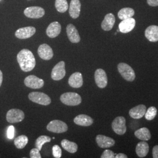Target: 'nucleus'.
Masks as SVG:
<instances>
[{
    "label": "nucleus",
    "instance_id": "1",
    "mask_svg": "<svg viewBox=\"0 0 158 158\" xmlns=\"http://www.w3.org/2000/svg\"><path fill=\"white\" fill-rule=\"evenodd\" d=\"M17 58L20 68L23 72H31L35 67L36 60L34 54L28 49L21 50L18 53Z\"/></svg>",
    "mask_w": 158,
    "mask_h": 158
},
{
    "label": "nucleus",
    "instance_id": "2",
    "mask_svg": "<svg viewBox=\"0 0 158 158\" xmlns=\"http://www.w3.org/2000/svg\"><path fill=\"white\" fill-rule=\"evenodd\" d=\"M60 100L63 104L69 106H78L81 102V97L77 93L68 92L62 94Z\"/></svg>",
    "mask_w": 158,
    "mask_h": 158
},
{
    "label": "nucleus",
    "instance_id": "3",
    "mask_svg": "<svg viewBox=\"0 0 158 158\" xmlns=\"http://www.w3.org/2000/svg\"><path fill=\"white\" fill-rule=\"evenodd\" d=\"M119 73L124 79L128 81H133L135 79V73L134 69L125 63H119L118 64Z\"/></svg>",
    "mask_w": 158,
    "mask_h": 158
},
{
    "label": "nucleus",
    "instance_id": "4",
    "mask_svg": "<svg viewBox=\"0 0 158 158\" xmlns=\"http://www.w3.org/2000/svg\"><path fill=\"white\" fill-rule=\"evenodd\" d=\"M28 98L31 101L42 106H48L51 103V98L42 92H31L29 94Z\"/></svg>",
    "mask_w": 158,
    "mask_h": 158
},
{
    "label": "nucleus",
    "instance_id": "5",
    "mask_svg": "<svg viewBox=\"0 0 158 158\" xmlns=\"http://www.w3.org/2000/svg\"><path fill=\"white\" fill-rule=\"evenodd\" d=\"M25 118V114L19 109L10 110L6 114V119L9 123H18Z\"/></svg>",
    "mask_w": 158,
    "mask_h": 158
},
{
    "label": "nucleus",
    "instance_id": "6",
    "mask_svg": "<svg viewBox=\"0 0 158 158\" xmlns=\"http://www.w3.org/2000/svg\"><path fill=\"white\" fill-rule=\"evenodd\" d=\"M49 131L54 133H63L66 132L68 130L67 124L60 120H53L51 121L46 127Z\"/></svg>",
    "mask_w": 158,
    "mask_h": 158
},
{
    "label": "nucleus",
    "instance_id": "7",
    "mask_svg": "<svg viewBox=\"0 0 158 158\" xmlns=\"http://www.w3.org/2000/svg\"><path fill=\"white\" fill-rule=\"evenodd\" d=\"M112 128L114 132L119 135H123L127 131L126 120L124 117H117L113 120Z\"/></svg>",
    "mask_w": 158,
    "mask_h": 158
},
{
    "label": "nucleus",
    "instance_id": "8",
    "mask_svg": "<svg viewBox=\"0 0 158 158\" xmlns=\"http://www.w3.org/2000/svg\"><path fill=\"white\" fill-rule=\"evenodd\" d=\"M66 75V70H65V63L63 61L57 63L53 68L51 77L53 80L59 81L64 78Z\"/></svg>",
    "mask_w": 158,
    "mask_h": 158
},
{
    "label": "nucleus",
    "instance_id": "9",
    "mask_svg": "<svg viewBox=\"0 0 158 158\" xmlns=\"http://www.w3.org/2000/svg\"><path fill=\"white\" fill-rule=\"evenodd\" d=\"M24 84L29 88L33 89H39L44 85V81L34 75L27 76L24 80Z\"/></svg>",
    "mask_w": 158,
    "mask_h": 158
},
{
    "label": "nucleus",
    "instance_id": "10",
    "mask_svg": "<svg viewBox=\"0 0 158 158\" xmlns=\"http://www.w3.org/2000/svg\"><path fill=\"white\" fill-rule=\"evenodd\" d=\"M45 13V10L40 6H30L24 10L25 15L32 19L42 18L44 16Z\"/></svg>",
    "mask_w": 158,
    "mask_h": 158
},
{
    "label": "nucleus",
    "instance_id": "11",
    "mask_svg": "<svg viewBox=\"0 0 158 158\" xmlns=\"http://www.w3.org/2000/svg\"><path fill=\"white\" fill-rule=\"evenodd\" d=\"M94 79L96 85L101 89L105 88L108 83L107 76L106 72L102 69L96 70L94 73Z\"/></svg>",
    "mask_w": 158,
    "mask_h": 158
},
{
    "label": "nucleus",
    "instance_id": "12",
    "mask_svg": "<svg viewBox=\"0 0 158 158\" xmlns=\"http://www.w3.org/2000/svg\"><path fill=\"white\" fill-rule=\"evenodd\" d=\"M136 21L134 18H130L123 20L119 24V30L121 33L127 34L132 31L135 27Z\"/></svg>",
    "mask_w": 158,
    "mask_h": 158
},
{
    "label": "nucleus",
    "instance_id": "13",
    "mask_svg": "<svg viewBox=\"0 0 158 158\" xmlns=\"http://www.w3.org/2000/svg\"><path fill=\"white\" fill-rule=\"evenodd\" d=\"M36 32V29L33 27H27L18 29L15 32V36L18 39L25 40L32 37Z\"/></svg>",
    "mask_w": 158,
    "mask_h": 158
},
{
    "label": "nucleus",
    "instance_id": "14",
    "mask_svg": "<svg viewBox=\"0 0 158 158\" xmlns=\"http://www.w3.org/2000/svg\"><path fill=\"white\" fill-rule=\"evenodd\" d=\"M38 53L40 57L45 60H49L53 56V52L51 46L44 44L40 46L38 49Z\"/></svg>",
    "mask_w": 158,
    "mask_h": 158
},
{
    "label": "nucleus",
    "instance_id": "15",
    "mask_svg": "<svg viewBox=\"0 0 158 158\" xmlns=\"http://www.w3.org/2000/svg\"><path fill=\"white\" fill-rule=\"evenodd\" d=\"M96 141L98 146L101 148H108L113 147L115 143L113 138L102 135L97 136Z\"/></svg>",
    "mask_w": 158,
    "mask_h": 158
},
{
    "label": "nucleus",
    "instance_id": "16",
    "mask_svg": "<svg viewBox=\"0 0 158 158\" xmlns=\"http://www.w3.org/2000/svg\"><path fill=\"white\" fill-rule=\"evenodd\" d=\"M66 32L69 40L73 44L79 43L80 41V36L79 32L73 24H69L66 27Z\"/></svg>",
    "mask_w": 158,
    "mask_h": 158
},
{
    "label": "nucleus",
    "instance_id": "17",
    "mask_svg": "<svg viewBox=\"0 0 158 158\" xmlns=\"http://www.w3.org/2000/svg\"><path fill=\"white\" fill-rule=\"evenodd\" d=\"M69 85L73 88H80L83 85L82 74L80 72H75L72 74L68 80Z\"/></svg>",
    "mask_w": 158,
    "mask_h": 158
},
{
    "label": "nucleus",
    "instance_id": "18",
    "mask_svg": "<svg viewBox=\"0 0 158 158\" xmlns=\"http://www.w3.org/2000/svg\"><path fill=\"white\" fill-rule=\"evenodd\" d=\"M146 111V106L143 104H139L135 107L131 108L129 111V114L130 117L132 118L140 119L145 115Z\"/></svg>",
    "mask_w": 158,
    "mask_h": 158
},
{
    "label": "nucleus",
    "instance_id": "19",
    "mask_svg": "<svg viewBox=\"0 0 158 158\" xmlns=\"http://www.w3.org/2000/svg\"><path fill=\"white\" fill-rule=\"evenodd\" d=\"M145 35L147 40L151 42L158 41V26L151 25L148 27L145 32Z\"/></svg>",
    "mask_w": 158,
    "mask_h": 158
},
{
    "label": "nucleus",
    "instance_id": "20",
    "mask_svg": "<svg viewBox=\"0 0 158 158\" xmlns=\"http://www.w3.org/2000/svg\"><path fill=\"white\" fill-rule=\"evenodd\" d=\"M61 32V25L58 22L51 23L46 29V34L51 38H54L57 37Z\"/></svg>",
    "mask_w": 158,
    "mask_h": 158
},
{
    "label": "nucleus",
    "instance_id": "21",
    "mask_svg": "<svg viewBox=\"0 0 158 158\" xmlns=\"http://www.w3.org/2000/svg\"><path fill=\"white\" fill-rule=\"evenodd\" d=\"M81 10V3L79 0H72L69 6L70 16L73 19L79 17Z\"/></svg>",
    "mask_w": 158,
    "mask_h": 158
},
{
    "label": "nucleus",
    "instance_id": "22",
    "mask_svg": "<svg viewBox=\"0 0 158 158\" xmlns=\"http://www.w3.org/2000/svg\"><path fill=\"white\" fill-rule=\"evenodd\" d=\"M74 123L80 126L89 127L93 124V119L87 115L80 114L74 118Z\"/></svg>",
    "mask_w": 158,
    "mask_h": 158
},
{
    "label": "nucleus",
    "instance_id": "23",
    "mask_svg": "<svg viewBox=\"0 0 158 158\" xmlns=\"http://www.w3.org/2000/svg\"><path fill=\"white\" fill-rule=\"evenodd\" d=\"M115 23V18L113 14H108L102 23V28L105 31H109L113 29Z\"/></svg>",
    "mask_w": 158,
    "mask_h": 158
},
{
    "label": "nucleus",
    "instance_id": "24",
    "mask_svg": "<svg viewBox=\"0 0 158 158\" xmlns=\"http://www.w3.org/2000/svg\"><path fill=\"white\" fill-rule=\"evenodd\" d=\"M136 153L139 158H144L149 152V148L148 143L144 141L139 142L136 147Z\"/></svg>",
    "mask_w": 158,
    "mask_h": 158
},
{
    "label": "nucleus",
    "instance_id": "25",
    "mask_svg": "<svg viewBox=\"0 0 158 158\" xmlns=\"http://www.w3.org/2000/svg\"><path fill=\"white\" fill-rule=\"evenodd\" d=\"M134 134L137 138L144 141H149L151 138V132L146 127H143L139 130H136Z\"/></svg>",
    "mask_w": 158,
    "mask_h": 158
},
{
    "label": "nucleus",
    "instance_id": "26",
    "mask_svg": "<svg viewBox=\"0 0 158 158\" xmlns=\"http://www.w3.org/2000/svg\"><path fill=\"white\" fill-rule=\"evenodd\" d=\"M61 145L63 148V149L68 151V152L73 153L77 151V145L75 142L70 141L68 139L62 140L61 142Z\"/></svg>",
    "mask_w": 158,
    "mask_h": 158
},
{
    "label": "nucleus",
    "instance_id": "27",
    "mask_svg": "<svg viewBox=\"0 0 158 158\" xmlns=\"http://www.w3.org/2000/svg\"><path fill=\"white\" fill-rule=\"evenodd\" d=\"M135 11L131 8H122L118 13V17L121 20L132 18L134 15Z\"/></svg>",
    "mask_w": 158,
    "mask_h": 158
},
{
    "label": "nucleus",
    "instance_id": "28",
    "mask_svg": "<svg viewBox=\"0 0 158 158\" xmlns=\"http://www.w3.org/2000/svg\"><path fill=\"white\" fill-rule=\"evenodd\" d=\"M28 138L27 136L22 135L18 136L14 140V145L18 149H23L27 145Z\"/></svg>",
    "mask_w": 158,
    "mask_h": 158
},
{
    "label": "nucleus",
    "instance_id": "29",
    "mask_svg": "<svg viewBox=\"0 0 158 158\" xmlns=\"http://www.w3.org/2000/svg\"><path fill=\"white\" fill-rule=\"evenodd\" d=\"M55 7L57 11L61 13L65 12L68 10L69 7L67 0H56Z\"/></svg>",
    "mask_w": 158,
    "mask_h": 158
},
{
    "label": "nucleus",
    "instance_id": "30",
    "mask_svg": "<svg viewBox=\"0 0 158 158\" xmlns=\"http://www.w3.org/2000/svg\"><path fill=\"white\" fill-rule=\"evenodd\" d=\"M51 138L48 136L42 135L39 136L35 142V147L40 151L41 150L43 145L48 142H50Z\"/></svg>",
    "mask_w": 158,
    "mask_h": 158
},
{
    "label": "nucleus",
    "instance_id": "31",
    "mask_svg": "<svg viewBox=\"0 0 158 158\" xmlns=\"http://www.w3.org/2000/svg\"><path fill=\"white\" fill-rule=\"evenodd\" d=\"M158 113V110L155 107L152 106L149 108L146 111L145 114V117L147 120H152L155 118L156 114Z\"/></svg>",
    "mask_w": 158,
    "mask_h": 158
},
{
    "label": "nucleus",
    "instance_id": "32",
    "mask_svg": "<svg viewBox=\"0 0 158 158\" xmlns=\"http://www.w3.org/2000/svg\"><path fill=\"white\" fill-rule=\"evenodd\" d=\"M52 152L54 158H60L62 156V149L58 145H55L52 148Z\"/></svg>",
    "mask_w": 158,
    "mask_h": 158
},
{
    "label": "nucleus",
    "instance_id": "33",
    "mask_svg": "<svg viewBox=\"0 0 158 158\" xmlns=\"http://www.w3.org/2000/svg\"><path fill=\"white\" fill-rule=\"evenodd\" d=\"M115 154L113 151L111 150L106 149L104 151V152L102 153L101 158H115Z\"/></svg>",
    "mask_w": 158,
    "mask_h": 158
},
{
    "label": "nucleus",
    "instance_id": "34",
    "mask_svg": "<svg viewBox=\"0 0 158 158\" xmlns=\"http://www.w3.org/2000/svg\"><path fill=\"white\" fill-rule=\"evenodd\" d=\"M40 150L36 148L31 149L30 152V158H41V155L40 152Z\"/></svg>",
    "mask_w": 158,
    "mask_h": 158
},
{
    "label": "nucleus",
    "instance_id": "35",
    "mask_svg": "<svg viewBox=\"0 0 158 158\" xmlns=\"http://www.w3.org/2000/svg\"><path fill=\"white\" fill-rule=\"evenodd\" d=\"M14 132H15L14 127L12 125L10 126L7 130V136L9 139H12L14 138Z\"/></svg>",
    "mask_w": 158,
    "mask_h": 158
},
{
    "label": "nucleus",
    "instance_id": "36",
    "mask_svg": "<svg viewBox=\"0 0 158 158\" xmlns=\"http://www.w3.org/2000/svg\"><path fill=\"white\" fill-rule=\"evenodd\" d=\"M152 156L153 158H158V145L153 147L152 150Z\"/></svg>",
    "mask_w": 158,
    "mask_h": 158
},
{
    "label": "nucleus",
    "instance_id": "37",
    "mask_svg": "<svg viewBox=\"0 0 158 158\" xmlns=\"http://www.w3.org/2000/svg\"><path fill=\"white\" fill-rule=\"evenodd\" d=\"M148 5L152 6H158V0H147Z\"/></svg>",
    "mask_w": 158,
    "mask_h": 158
},
{
    "label": "nucleus",
    "instance_id": "38",
    "mask_svg": "<svg viewBox=\"0 0 158 158\" xmlns=\"http://www.w3.org/2000/svg\"><path fill=\"white\" fill-rule=\"evenodd\" d=\"M115 158H127L128 156L125 155L124 153H120L118 154H117L115 156Z\"/></svg>",
    "mask_w": 158,
    "mask_h": 158
},
{
    "label": "nucleus",
    "instance_id": "39",
    "mask_svg": "<svg viewBox=\"0 0 158 158\" xmlns=\"http://www.w3.org/2000/svg\"><path fill=\"white\" fill-rule=\"evenodd\" d=\"M2 80H3V74H2V72H1V70H0V87L2 85Z\"/></svg>",
    "mask_w": 158,
    "mask_h": 158
}]
</instances>
